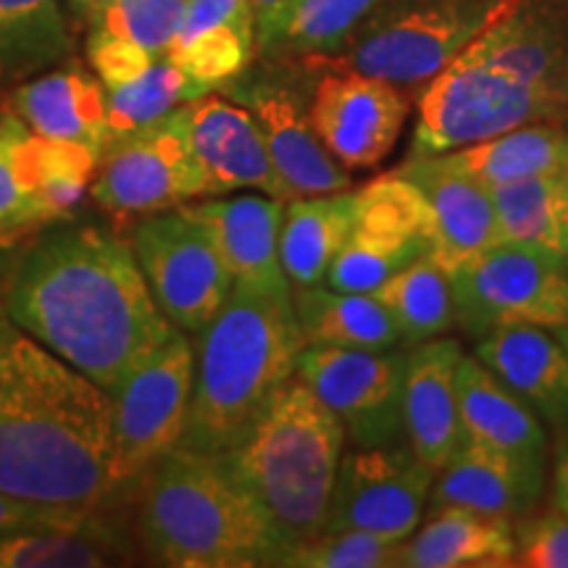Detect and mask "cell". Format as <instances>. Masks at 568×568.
I'll use <instances>...</instances> for the list:
<instances>
[{"instance_id":"d4e9b609","label":"cell","mask_w":568,"mask_h":568,"mask_svg":"<svg viewBox=\"0 0 568 568\" xmlns=\"http://www.w3.org/2000/svg\"><path fill=\"white\" fill-rule=\"evenodd\" d=\"M437 506H460L514 521L537 503L506 458L464 435L432 481L429 508Z\"/></svg>"},{"instance_id":"d590c367","label":"cell","mask_w":568,"mask_h":568,"mask_svg":"<svg viewBox=\"0 0 568 568\" xmlns=\"http://www.w3.org/2000/svg\"><path fill=\"white\" fill-rule=\"evenodd\" d=\"M190 101H195V92L182 69L169 59L155 61L138 80L109 90V145Z\"/></svg>"},{"instance_id":"7bdbcfd3","label":"cell","mask_w":568,"mask_h":568,"mask_svg":"<svg viewBox=\"0 0 568 568\" xmlns=\"http://www.w3.org/2000/svg\"><path fill=\"white\" fill-rule=\"evenodd\" d=\"M295 0H251L253 17H255V42H258V53H266L272 42L280 34L284 19Z\"/></svg>"},{"instance_id":"d6986e66","label":"cell","mask_w":568,"mask_h":568,"mask_svg":"<svg viewBox=\"0 0 568 568\" xmlns=\"http://www.w3.org/2000/svg\"><path fill=\"white\" fill-rule=\"evenodd\" d=\"M464 355L460 339L450 335L426 339L406 351L403 432L410 450L432 471H439L464 439L458 414V364Z\"/></svg>"},{"instance_id":"52a82bcc","label":"cell","mask_w":568,"mask_h":568,"mask_svg":"<svg viewBox=\"0 0 568 568\" xmlns=\"http://www.w3.org/2000/svg\"><path fill=\"white\" fill-rule=\"evenodd\" d=\"M531 122H568V101L516 80L471 51L418 88L414 155H443Z\"/></svg>"},{"instance_id":"f35d334b","label":"cell","mask_w":568,"mask_h":568,"mask_svg":"<svg viewBox=\"0 0 568 568\" xmlns=\"http://www.w3.org/2000/svg\"><path fill=\"white\" fill-rule=\"evenodd\" d=\"M400 542L361 529L322 531L282 560L290 568H387L395 566Z\"/></svg>"},{"instance_id":"8fae6325","label":"cell","mask_w":568,"mask_h":568,"mask_svg":"<svg viewBox=\"0 0 568 568\" xmlns=\"http://www.w3.org/2000/svg\"><path fill=\"white\" fill-rule=\"evenodd\" d=\"M92 197L113 216H151L193 197H209L187 105L124 134L98 161Z\"/></svg>"},{"instance_id":"4fadbf2b","label":"cell","mask_w":568,"mask_h":568,"mask_svg":"<svg viewBox=\"0 0 568 568\" xmlns=\"http://www.w3.org/2000/svg\"><path fill=\"white\" fill-rule=\"evenodd\" d=\"M435 474L406 439L351 447L339 464L324 531L361 529L406 542L426 514Z\"/></svg>"},{"instance_id":"484cf974","label":"cell","mask_w":568,"mask_h":568,"mask_svg":"<svg viewBox=\"0 0 568 568\" xmlns=\"http://www.w3.org/2000/svg\"><path fill=\"white\" fill-rule=\"evenodd\" d=\"M450 166L485 187L568 169V122H531L497 138L443 153Z\"/></svg>"},{"instance_id":"277c9868","label":"cell","mask_w":568,"mask_h":568,"mask_svg":"<svg viewBox=\"0 0 568 568\" xmlns=\"http://www.w3.org/2000/svg\"><path fill=\"white\" fill-rule=\"evenodd\" d=\"M345 439L343 422L295 374L222 456L264 518L272 566L324 531Z\"/></svg>"},{"instance_id":"f6af8a7d","label":"cell","mask_w":568,"mask_h":568,"mask_svg":"<svg viewBox=\"0 0 568 568\" xmlns=\"http://www.w3.org/2000/svg\"><path fill=\"white\" fill-rule=\"evenodd\" d=\"M550 332L560 339V345H564L566 353H568V322L566 324H558V326H550Z\"/></svg>"},{"instance_id":"f546056e","label":"cell","mask_w":568,"mask_h":568,"mask_svg":"<svg viewBox=\"0 0 568 568\" xmlns=\"http://www.w3.org/2000/svg\"><path fill=\"white\" fill-rule=\"evenodd\" d=\"M503 240L568 255V169L489 187Z\"/></svg>"},{"instance_id":"9c48e42d","label":"cell","mask_w":568,"mask_h":568,"mask_svg":"<svg viewBox=\"0 0 568 568\" xmlns=\"http://www.w3.org/2000/svg\"><path fill=\"white\" fill-rule=\"evenodd\" d=\"M195 382V345L176 329L159 351L113 393V460L119 493L138 485L142 474L182 443Z\"/></svg>"},{"instance_id":"7402d4cb","label":"cell","mask_w":568,"mask_h":568,"mask_svg":"<svg viewBox=\"0 0 568 568\" xmlns=\"http://www.w3.org/2000/svg\"><path fill=\"white\" fill-rule=\"evenodd\" d=\"M11 109L27 130L42 138L80 142L98 155L109 148V90L88 71H51L21 82Z\"/></svg>"},{"instance_id":"8992f818","label":"cell","mask_w":568,"mask_h":568,"mask_svg":"<svg viewBox=\"0 0 568 568\" xmlns=\"http://www.w3.org/2000/svg\"><path fill=\"white\" fill-rule=\"evenodd\" d=\"M516 6L518 0H382L335 53L301 61L353 69L414 90Z\"/></svg>"},{"instance_id":"836d02e7","label":"cell","mask_w":568,"mask_h":568,"mask_svg":"<svg viewBox=\"0 0 568 568\" xmlns=\"http://www.w3.org/2000/svg\"><path fill=\"white\" fill-rule=\"evenodd\" d=\"M27 138L30 130L21 122L9 119L0 124V245L55 222L34 180Z\"/></svg>"},{"instance_id":"6da1fadb","label":"cell","mask_w":568,"mask_h":568,"mask_svg":"<svg viewBox=\"0 0 568 568\" xmlns=\"http://www.w3.org/2000/svg\"><path fill=\"white\" fill-rule=\"evenodd\" d=\"M3 311L109 395L176 332L132 245L101 226H69L32 245L13 268Z\"/></svg>"},{"instance_id":"2e32d148","label":"cell","mask_w":568,"mask_h":568,"mask_svg":"<svg viewBox=\"0 0 568 568\" xmlns=\"http://www.w3.org/2000/svg\"><path fill=\"white\" fill-rule=\"evenodd\" d=\"M234 95L264 132L268 155L290 201L351 190V169L326 151L311 124L308 109L290 84L258 80L237 88Z\"/></svg>"},{"instance_id":"cb8c5ba5","label":"cell","mask_w":568,"mask_h":568,"mask_svg":"<svg viewBox=\"0 0 568 568\" xmlns=\"http://www.w3.org/2000/svg\"><path fill=\"white\" fill-rule=\"evenodd\" d=\"M353 224L355 195L351 190L284 203L280 258L293 290L324 284L332 261L351 237Z\"/></svg>"},{"instance_id":"7a4b0ae2","label":"cell","mask_w":568,"mask_h":568,"mask_svg":"<svg viewBox=\"0 0 568 568\" xmlns=\"http://www.w3.org/2000/svg\"><path fill=\"white\" fill-rule=\"evenodd\" d=\"M111 460L113 397L0 305V493L103 510L119 495Z\"/></svg>"},{"instance_id":"b9f144b4","label":"cell","mask_w":568,"mask_h":568,"mask_svg":"<svg viewBox=\"0 0 568 568\" xmlns=\"http://www.w3.org/2000/svg\"><path fill=\"white\" fill-rule=\"evenodd\" d=\"M101 510H82L48 503L21 500V497L0 493V535L27 529H77L98 521Z\"/></svg>"},{"instance_id":"9a60e30c","label":"cell","mask_w":568,"mask_h":568,"mask_svg":"<svg viewBox=\"0 0 568 568\" xmlns=\"http://www.w3.org/2000/svg\"><path fill=\"white\" fill-rule=\"evenodd\" d=\"M458 414L464 435L506 458L531 500H542L548 487V429L477 355H464L458 364Z\"/></svg>"},{"instance_id":"bcb514c9","label":"cell","mask_w":568,"mask_h":568,"mask_svg":"<svg viewBox=\"0 0 568 568\" xmlns=\"http://www.w3.org/2000/svg\"><path fill=\"white\" fill-rule=\"evenodd\" d=\"M71 6H74L77 11H82V13H90L92 9H95L98 3H101V0H69Z\"/></svg>"},{"instance_id":"5bb4252c","label":"cell","mask_w":568,"mask_h":568,"mask_svg":"<svg viewBox=\"0 0 568 568\" xmlns=\"http://www.w3.org/2000/svg\"><path fill=\"white\" fill-rule=\"evenodd\" d=\"M322 69L308 116L324 148L345 169H374L395 151L408 116V95L397 84L353 69Z\"/></svg>"},{"instance_id":"5b68a950","label":"cell","mask_w":568,"mask_h":568,"mask_svg":"<svg viewBox=\"0 0 568 568\" xmlns=\"http://www.w3.org/2000/svg\"><path fill=\"white\" fill-rule=\"evenodd\" d=\"M134 537L142 552L172 568L272 566L268 529L222 456L176 445L138 479Z\"/></svg>"},{"instance_id":"4dcf8cb0","label":"cell","mask_w":568,"mask_h":568,"mask_svg":"<svg viewBox=\"0 0 568 568\" xmlns=\"http://www.w3.org/2000/svg\"><path fill=\"white\" fill-rule=\"evenodd\" d=\"M103 524L77 529H27L0 535V568H101L132 564Z\"/></svg>"},{"instance_id":"ba28073f","label":"cell","mask_w":568,"mask_h":568,"mask_svg":"<svg viewBox=\"0 0 568 568\" xmlns=\"http://www.w3.org/2000/svg\"><path fill=\"white\" fill-rule=\"evenodd\" d=\"M447 274L456 326L471 339L503 326L568 322L564 255L545 247L500 240Z\"/></svg>"},{"instance_id":"30bf717a","label":"cell","mask_w":568,"mask_h":568,"mask_svg":"<svg viewBox=\"0 0 568 568\" xmlns=\"http://www.w3.org/2000/svg\"><path fill=\"white\" fill-rule=\"evenodd\" d=\"M130 245L169 322L187 335H201L234 287L209 226L187 205H176L142 219Z\"/></svg>"},{"instance_id":"3957f363","label":"cell","mask_w":568,"mask_h":568,"mask_svg":"<svg viewBox=\"0 0 568 568\" xmlns=\"http://www.w3.org/2000/svg\"><path fill=\"white\" fill-rule=\"evenodd\" d=\"M197 337L193 400L180 447L224 456L297 374L305 339L293 295L245 287H232Z\"/></svg>"},{"instance_id":"74e56055","label":"cell","mask_w":568,"mask_h":568,"mask_svg":"<svg viewBox=\"0 0 568 568\" xmlns=\"http://www.w3.org/2000/svg\"><path fill=\"white\" fill-rule=\"evenodd\" d=\"M187 0H101L88 13L92 32H109L166 59L180 32Z\"/></svg>"},{"instance_id":"f1b7e54d","label":"cell","mask_w":568,"mask_h":568,"mask_svg":"<svg viewBox=\"0 0 568 568\" xmlns=\"http://www.w3.org/2000/svg\"><path fill=\"white\" fill-rule=\"evenodd\" d=\"M372 295L387 308L403 337V347H414L426 339L450 335L456 329L450 274L429 255L395 272L387 282L372 290Z\"/></svg>"},{"instance_id":"ab89813d","label":"cell","mask_w":568,"mask_h":568,"mask_svg":"<svg viewBox=\"0 0 568 568\" xmlns=\"http://www.w3.org/2000/svg\"><path fill=\"white\" fill-rule=\"evenodd\" d=\"M514 566L568 568V514L552 510L518 529Z\"/></svg>"},{"instance_id":"44dd1931","label":"cell","mask_w":568,"mask_h":568,"mask_svg":"<svg viewBox=\"0 0 568 568\" xmlns=\"http://www.w3.org/2000/svg\"><path fill=\"white\" fill-rule=\"evenodd\" d=\"M216 240L234 287L266 295H293L282 268L280 230L284 201L268 195H237L230 201L187 205Z\"/></svg>"},{"instance_id":"e0dca14e","label":"cell","mask_w":568,"mask_h":568,"mask_svg":"<svg viewBox=\"0 0 568 568\" xmlns=\"http://www.w3.org/2000/svg\"><path fill=\"white\" fill-rule=\"evenodd\" d=\"M422 190L429 205V258L445 272L464 264L485 247L500 243L493 193L458 172L445 155H414L395 169Z\"/></svg>"},{"instance_id":"d6a6232c","label":"cell","mask_w":568,"mask_h":568,"mask_svg":"<svg viewBox=\"0 0 568 568\" xmlns=\"http://www.w3.org/2000/svg\"><path fill=\"white\" fill-rule=\"evenodd\" d=\"M382 0H295L266 59H316L343 45Z\"/></svg>"},{"instance_id":"ffe728a7","label":"cell","mask_w":568,"mask_h":568,"mask_svg":"<svg viewBox=\"0 0 568 568\" xmlns=\"http://www.w3.org/2000/svg\"><path fill=\"white\" fill-rule=\"evenodd\" d=\"M539 416L552 439L568 437V353L548 326H503L474 339V353Z\"/></svg>"},{"instance_id":"1f68e13d","label":"cell","mask_w":568,"mask_h":568,"mask_svg":"<svg viewBox=\"0 0 568 568\" xmlns=\"http://www.w3.org/2000/svg\"><path fill=\"white\" fill-rule=\"evenodd\" d=\"M258 51L253 19H222L176 34L166 59L193 84L195 98L237 80Z\"/></svg>"},{"instance_id":"603a6c76","label":"cell","mask_w":568,"mask_h":568,"mask_svg":"<svg viewBox=\"0 0 568 568\" xmlns=\"http://www.w3.org/2000/svg\"><path fill=\"white\" fill-rule=\"evenodd\" d=\"M516 531L510 518L487 516L460 506H437L424 514L418 529L400 542L395 566L468 568L514 566Z\"/></svg>"},{"instance_id":"ac0fdd59","label":"cell","mask_w":568,"mask_h":568,"mask_svg":"<svg viewBox=\"0 0 568 568\" xmlns=\"http://www.w3.org/2000/svg\"><path fill=\"white\" fill-rule=\"evenodd\" d=\"M190 132L201 161L209 197L234 190H258L276 201H290L268 155L264 132L245 105L203 95L187 103Z\"/></svg>"},{"instance_id":"4316f807","label":"cell","mask_w":568,"mask_h":568,"mask_svg":"<svg viewBox=\"0 0 568 568\" xmlns=\"http://www.w3.org/2000/svg\"><path fill=\"white\" fill-rule=\"evenodd\" d=\"M295 316L311 347H403L393 316L372 293H343L326 284L293 290Z\"/></svg>"},{"instance_id":"7dc6e473","label":"cell","mask_w":568,"mask_h":568,"mask_svg":"<svg viewBox=\"0 0 568 568\" xmlns=\"http://www.w3.org/2000/svg\"><path fill=\"white\" fill-rule=\"evenodd\" d=\"M564 272H566V293H568V255H564Z\"/></svg>"},{"instance_id":"ee69618b","label":"cell","mask_w":568,"mask_h":568,"mask_svg":"<svg viewBox=\"0 0 568 568\" xmlns=\"http://www.w3.org/2000/svg\"><path fill=\"white\" fill-rule=\"evenodd\" d=\"M552 506L568 514V437L556 443V468H552Z\"/></svg>"},{"instance_id":"60d3db41","label":"cell","mask_w":568,"mask_h":568,"mask_svg":"<svg viewBox=\"0 0 568 568\" xmlns=\"http://www.w3.org/2000/svg\"><path fill=\"white\" fill-rule=\"evenodd\" d=\"M88 59L95 69L98 80L105 84V90L122 88V84L138 80L145 69H151L155 59L145 48L134 42L116 38L109 32H92L88 38Z\"/></svg>"},{"instance_id":"7c38bea8","label":"cell","mask_w":568,"mask_h":568,"mask_svg":"<svg viewBox=\"0 0 568 568\" xmlns=\"http://www.w3.org/2000/svg\"><path fill=\"white\" fill-rule=\"evenodd\" d=\"M406 351L311 347L297 358V376L345 426L353 447H382L406 439L403 432Z\"/></svg>"},{"instance_id":"83f0119b","label":"cell","mask_w":568,"mask_h":568,"mask_svg":"<svg viewBox=\"0 0 568 568\" xmlns=\"http://www.w3.org/2000/svg\"><path fill=\"white\" fill-rule=\"evenodd\" d=\"M71 53L59 0H0V90L19 88Z\"/></svg>"},{"instance_id":"8d00e7d4","label":"cell","mask_w":568,"mask_h":568,"mask_svg":"<svg viewBox=\"0 0 568 568\" xmlns=\"http://www.w3.org/2000/svg\"><path fill=\"white\" fill-rule=\"evenodd\" d=\"M27 145H30L34 180H38L42 201L48 203L55 219H63L82 201L90 180H95L101 155L80 142L42 138L32 130Z\"/></svg>"},{"instance_id":"e575fe53","label":"cell","mask_w":568,"mask_h":568,"mask_svg":"<svg viewBox=\"0 0 568 568\" xmlns=\"http://www.w3.org/2000/svg\"><path fill=\"white\" fill-rule=\"evenodd\" d=\"M426 253L429 247L422 240L389 237V234L353 226L343 251L332 261L324 284L332 290H343V293H372L395 272L414 264Z\"/></svg>"}]
</instances>
